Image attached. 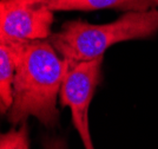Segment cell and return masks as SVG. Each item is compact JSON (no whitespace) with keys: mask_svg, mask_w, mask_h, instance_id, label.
<instances>
[{"mask_svg":"<svg viewBox=\"0 0 158 149\" xmlns=\"http://www.w3.org/2000/svg\"><path fill=\"white\" fill-rule=\"evenodd\" d=\"M158 31V8L126 12L109 24L94 25L71 20L48 38L63 58L86 62L104 56L111 45L132 39L148 38Z\"/></svg>","mask_w":158,"mask_h":149,"instance_id":"2","label":"cell"},{"mask_svg":"<svg viewBox=\"0 0 158 149\" xmlns=\"http://www.w3.org/2000/svg\"><path fill=\"white\" fill-rule=\"evenodd\" d=\"M53 11L28 0L0 1V43H28L52 36Z\"/></svg>","mask_w":158,"mask_h":149,"instance_id":"4","label":"cell"},{"mask_svg":"<svg viewBox=\"0 0 158 149\" xmlns=\"http://www.w3.org/2000/svg\"><path fill=\"white\" fill-rule=\"evenodd\" d=\"M67 71V60L48 39L24 43L13 84V104L7 112L12 124L35 117L48 128L59 120L57 97Z\"/></svg>","mask_w":158,"mask_h":149,"instance_id":"1","label":"cell"},{"mask_svg":"<svg viewBox=\"0 0 158 149\" xmlns=\"http://www.w3.org/2000/svg\"><path fill=\"white\" fill-rule=\"evenodd\" d=\"M102 65L103 57L86 62L67 60V71L59 92L61 105L71 109L73 125L85 149H94L89 128V108L102 79Z\"/></svg>","mask_w":158,"mask_h":149,"instance_id":"3","label":"cell"},{"mask_svg":"<svg viewBox=\"0 0 158 149\" xmlns=\"http://www.w3.org/2000/svg\"><path fill=\"white\" fill-rule=\"evenodd\" d=\"M24 43H0V109L8 112L13 104V84Z\"/></svg>","mask_w":158,"mask_h":149,"instance_id":"6","label":"cell"},{"mask_svg":"<svg viewBox=\"0 0 158 149\" xmlns=\"http://www.w3.org/2000/svg\"><path fill=\"white\" fill-rule=\"evenodd\" d=\"M51 11H96L117 8L126 12L149 11L158 6V0H28Z\"/></svg>","mask_w":158,"mask_h":149,"instance_id":"5","label":"cell"},{"mask_svg":"<svg viewBox=\"0 0 158 149\" xmlns=\"http://www.w3.org/2000/svg\"><path fill=\"white\" fill-rule=\"evenodd\" d=\"M0 149H30L28 130L25 122L19 129H12L1 134Z\"/></svg>","mask_w":158,"mask_h":149,"instance_id":"7","label":"cell"},{"mask_svg":"<svg viewBox=\"0 0 158 149\" xmlns=\"http://www.w3.org/2000/svg\"><path fill=\"white\" fill-rule=\"evenodd\" d=\"M44 149H67V147L61 138L50 137L44 141Z\"/></svg>","mask_w":158,"mask_h":149,"instance_id":"8","label":"cell"}]
</instances>
